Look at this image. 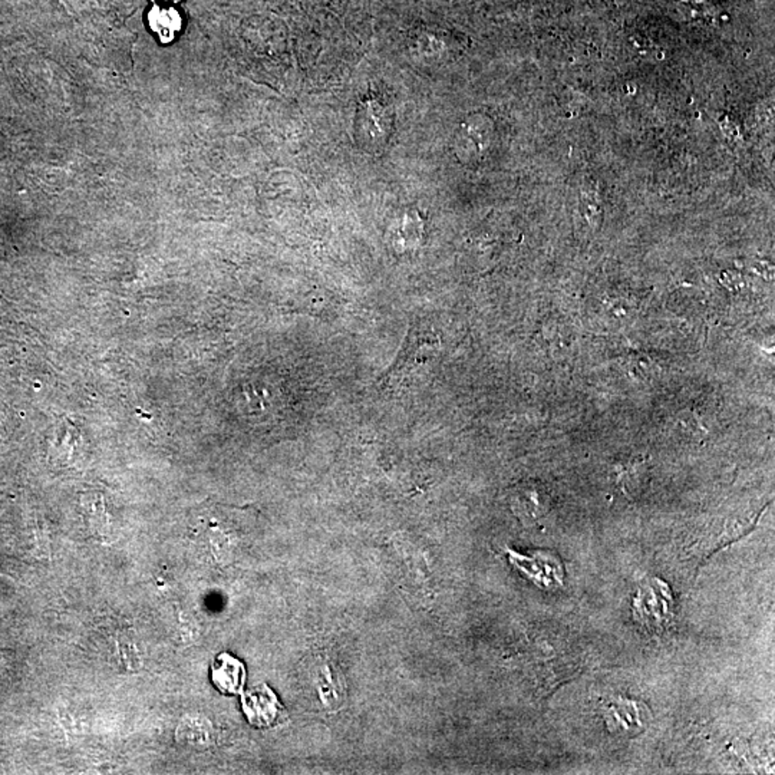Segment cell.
Masks as SVG:
<instances>
[{"label":"cell","instance_id":"cell-3","mask_svg":"<svg viewBox=\"0 0 775 775\" xmlns=\"http://www.w3.org/2000/svg\"><path fill=\"white\" fill-rule=\"evenodd\" d=\"M438 345L439 342L436 335H428L424 325L412 323L410 326V332H408L404 347L401 349L398 359L388 375L392 378V376L398 375L400 372L414 371L418 366H422L421 364H425L431 358L432 355L437 354Z\"/></svg>","mask_w":775,"mask_h":775},{"label":"cell","instance_id":"cell-8","mask_svg":"<svg viewBox=\"0 0 775 775\" xmlns=\"http://www.w3.org/2000/svg\"><path fill=\"white\" fill-rule=\"evenodd\" d=\"M514 510L520 516H538L543 513L542 494L531 487L517 490L513 497Z\"/></svg>","mask_w":775,"mask_h":775},{"label":"cell","instance_id":"cell-9","mask_svg":"<svg viewBox=\"0 0 775 775\" xmlns=\"http://www.w3.org/2000/svg\"><path fill=\"white\" fill-rule=\"evenodd\" d=\"M154 2H156V4H158V5L159 4L174 5V4H178V2H180V0H154Z\"/></svg>","mask_w":775,"mask_h":775},{"label":"cell","instance_id":"cell-5","mask_svg":"<svg viewBox=\"0 0 775 775\" xmlns=\"http://www.w3.org/2000/svg\"><path fill=\"white\" fill-rule=\"evenodd\" d=\"M241 705L248 723L258 728L273 725L279 718L280 711L284 709L277 701L276 695L273 694V690L267 685H260L246 692L241 698Z\"/></svg>","mask_w":775,"mask_h":775},{"label":"cell","instance_id":"cell-2","mask_svg":"<svg viewBox=\"0 0 775 775\" xmlns=\"http://www.w3.org/2000/svg\"><path fill=\"white\" fill-rule=\"evenodd\" d=\"M510 560L521 573L535 581L538 588H560L563 584L564 569L556 554L550 552H536L531 556H524L518 553L510 552Z\"/></svg>","mask_w":775,"mask_h":775},{"label":"cell","instance_id":"cell-7","mask_svg":"<svg viewBox=\"0 0 775 775\" xmlns=\"http://www.w3.org/2000/svg\"><path fill=\"white\" fill-rule=\"evenodd\" d=\"M149 28L164 42H170L181 31L180 14L171 6H156L149 14Z\"/></svg>","mask_w":775,"mask_h":775},{"label":"cell","instance_id":"cell-4","mask_svg":"<svg viewBox=\"0 0 775 775\" xmlns=\"http://www.w3.org/2000/svg\"><path fill=\"white\" fill-rule=\"evenodd\" d=\"M648 712V708L644 704L626 698H617L612 699V702H608L603 716L608 723V728L612 733L623 734V736H634L646 728Z\"/></svg>","mask_w":775,"mask_h":775},{"label":"cell","instance_id":"cell-6","mask_svg":"<svg viewBox=\"0 0 775 775\" xmlns=\"http://www.w3.org/2000/svg\"><path fill=\"white\" fill-rule=\"evenodd\" d=\"M212 682L217 690L224 695L240 694L245 687L246 668L239 659L233 658L230 653H220L212 662Z\"/></svg>","mask_w":775,"mask_h":775},{"label":"cell","instance_id":"cell-1","mask_svg":"<svg viewBox=\"0 0 775 775\" xmlns=\"http://www.w3.org/2000/svg\"><path fill=\"white\" fill-rule=\"evenodd\" d=\"M635 617L653 629H662L672 617V595L658 579L644 581L634 600Z\"/></svg>","mask_w":775,"mask_h":775}]
</instances>
